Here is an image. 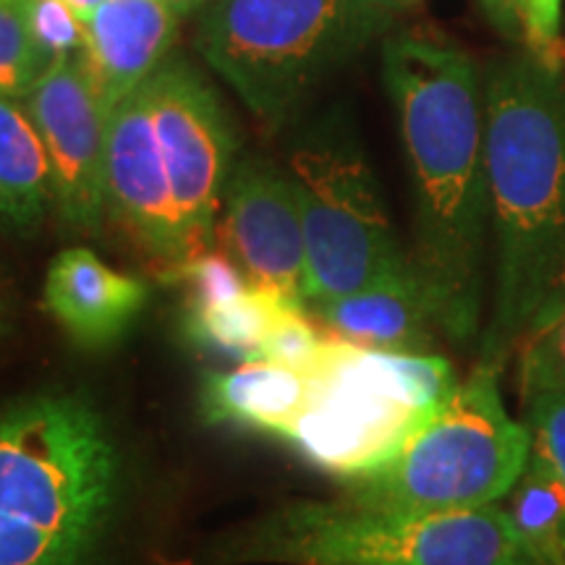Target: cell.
Returning <instances> with one entry per match:
<instances>
[{"label": "cell", "mask_w": 565, "mask_h": 565, "mask_svg": "<svg viewBox=\"0 0 565 565\" xmlns=\"http://www.w3.org/2000/svg\"><path fill=\"white\" fill-rule=\"evenodd\" d=\"M383 79L412 175L416 280L437 328L469 343L484 307L492 225L482 74L445 34L406 30L385 42Z\"/></svg>", "instance_id": "obj_1"}, {"label": "cell", "mask_w": 565, "mask_h": 565, "mask_svg": "<svg viewBox=\"0 0 565 565\" xmlns=\"http://www.w3.org/2000/svg\"><path fill=\"white\" fill-rule=\"evenodd\" d=\"M494 301L479 362L503 366L565 265V76L526 47L484 71Z\"/></svg>", "instance_id": "obj_2"}, {"label": "cell", "mask_w": 565, "mask_h": 565, "mask_svg": "<svg viewBox=\"0 0 565 565\" xmlns=\"http://www.w3.org/2000/svg\"><path fill=\"white\" fill-rule=\"evenodd\" d=\"M391 24L387 0H215L196 13L194 45L246 110L278 131Z\"/></svg>", "instance_id": "obj_3"}, {"label": "cell", "mask_w": 565, "mask_h": 565, "mask_svg": "<svg viewBox=\"0 0 565 565\" xmlns=\"http://www.w3.org/2000/svg\"><path fill=\"white\" fill-rule=\"evenodd\" d=\"M210 565H542L511 513H398L341 503H291L231 534Z\"/></svg>", "instance_id": "obj_4"}, {"label": "cell", "mask_w": 565, "mask_h": 565, "mask_svg": "<svg viewBox=\"0 0 565 565\" xmlns=\"http://www.w3.org/2000/svg\"><path fill=\"white\" fill-rule=\"evenodd\" d=\"M498 372L479 362L387 461L345 479L343 500L377 511L445 513L505 498L532 454V435L508 414Z\"/></svg>", "instance_id": "obj_5"}, {"label": "cell", "mask_w": 565, "mask_h": 565, "mask_svg": "<svg viewBox=\"0 0 565 565\" xmlns=\"http://www.w3.org/2000/svg\"><path fill=\"white\" fill-rule=\"evenodd\" d=\"M307 406L280 440L317 469L351 479L387 461L458 380L437 353L380 351L328 338Z\"/></svg>", "instance_id": "obj_6"}, {"label": "cell", "mask_w": 565, "mask_h": 565, "mask_svg": "<svg viewBox=\"0 0 565 565\" xmlns=\"http://www.w3.org/2000/svg\"><path fill=\"white\" fill-rule=\"evenodd\" d=\"M121 505V463L103 416L79 395H40L0 412V508L95 555Z\"/></svg>", "instance_id": "obj_7"}, {"label": "cell", "mask_w": 565, "mask_h": 565, "mask_svg": "<svg viewBox=\"0 0 565 565\" xmlns=\"http://www.w3.org/2000/svg\"><path fill=\"white\" fill-rule=\"evenodd\" d=\"M286 168L307 244V309L414 273L374 171L341 113L317 118L296 134Z\"/></svg>", "instance_id": "obj_8"}, {"label": "cell", "mask_w": 565, "mask_h": 565, "mask_svg": "<svg viewBox=\"0 0 565 565\" xmlns=\"http://www.w3.org/2000/svg\"><path fill=\"white\" fill-rule=\"evenodd\" d=\"M145 89L183 242L196 257L215 246L223 189L238 160L236 131L217 89L186 55H168Z\"/></svg>", "instance_id": "obj_9"}, {"label": "cell", "mask_w": 565, "mask_h": 565, "mask_svg": "<svg viewBox=\"0 0 565 565\" xmlns=\"http://www.w3.org/2000/svg\"><path fill=\"white\" fill-rule=\"evenodd\" d=\"M21 105L47 152L51 210L68 231L95 236L108 215V110L97 100L79 55L47 66Z\"/></svg>", "instance_id": "obj_10"}, {"label": "cell", "mask_w": 565, "mask_h": 565, "mask_svg": "<svg viewBox=\"0 0 565 565\" xmlns=\"http://www.w3.org/2000/svg\"><path fill=\"white\" fill-rule=\"evenodd\" d=\"M221 236L246 282L307 309V244L288 168L244 154L223 189Z\"/></svg>", "instance_id": "obj_11"}, {"label": "cell", "mask_w": 565, "mask_h": 565, "mask_svg": "<svg viewBox=\"0 0 565 565\" xmlns=\"http://www.w3.org/2000/svg\"><path fill=\"white\" fill-rule=\"evenodd\" d=\"M108 212L162 273L192 259L183 242L173 186L162 160L147 89L141 84L108 113L105 160Z\"/></svg>", "instance_id": "obj_12"}, {"label": "cell", "mask_w": 565, "mask_h": 565, "mask_svg": "<svg viewBox=\"0 0 565 565\" xmlns=\"http://www.w3.org/2000/svg\"><path fill=\"white\" fill-rule=\"evenodd\" d=\"M179 24L166 0H103L89 13L79 61L105 110L152 79L173 53Z\"/></svg>", "instance_id": "obj_13"}, {"label": "cell", "mask_w": 565, "mask_h": 565, "mask_svg": "<svg viewBox=\"0 0 565 565\" xmlns=\"http://www.w3.org/2000/svg\"><path fill=\"white\" fill-rule=\"evenodd\" d=\"M147 299L145 280L113 270L84 246L63 249L47 267V312L82 349L100 351L121 341Z\"/></svg>", "instance_id": "obj_14"}, {"label": "cell", "mask_w": 565, "mask_h": 565, "mask_svg": "<svg viewBox=\"0 0 565 565\" xmlns=\"http://www.w3.org/2000/svg\"><path fill=\"white\" fill-rule=\"evenodd\" d=\"M335 338L380 351L427 353L437 328L416 273L387 278L307 309Z\"/></svg>", "instance_id": "obj_15"}, {"label": "cell", "mask_w": 565, "mask_h": 565, "mask_svg": "<svg viewBox=\"0 0 565 565\" xmlns=\"http://www.w3.org/2000/svg\"><path fill=\"white\" fill-rule=\"evenodd\" d=\"M309 387V374L252 359L228 372L210 374L202 385L200 408L210 424H231L280 440L307 406Z\"/></svg>", "instance_id": "obj_16"}, {"label": "cell", "mask_w": 565, "mask_h": 565, "mask_svg": "<svg viewBox=\"0 0 565 565\" xmlns=\"http://www.w3.org/2000/svg\"><path fill=\"white\" fill-rule=\"evenodd\" d=\"M51 210V166L21 100L0 95V221L34 233Z\"/></svg>", "instance_id": "obj_17"}, {"label": "cell", "mask_w": 565, "mask_h": 565, "mask_svg": "<svg viewBox=\"0 0 565 565\" xmlns=\"http://www.w3.org/2000/svg\"><path fill=\"white\" fill-rule=\"evenodd\" d=\"M282 307L288 303L278 296L249 286L244 294L225 301L186 303L183 333L200 349L252 362L257 359L267 330Z\"/></svg>", "instance_id": "obj_18"}, {"label": "cell", "mask_w": 565, "mask_h": 565, "mask_svg": "<svg viewBox=\"0 0 565 565\" xmlns=\"http://www.w3.org/2000/svg\"><path fill=\"white\" fill-rule=\"evenodd\" d=\"M508 494V513L536 561L565 565V484L553 466L532 450L519 482Z\"/></svg>", "instance_id": "obj_19"}, {"label": "cell", "mask_w": 565, "mask_h": 565, "mask_svg": "<svg viewBox=\"0 0 565 565\" xmlns=\"http://www.w3.org/2000/svg\"><path fill=\"white\" fill-rule=\"evenodd\" d=\"M45 71L26 24L24 0H0V95L24 100Z\"/></svg>", "instance_id": "obj_20"}, {"label": "cell", "mask_w": 565, "mask_h": 565, "mask_svg": "<svg viewBox=\"0 0 565 565\" xmlns=\"http://www.w3.org/2000/svg\"><path fill=\"white\" fill-rule=\"evenodd\" d=\"M324 343H328V338L315 328L312 320H307V309L282 307L267 330L257 359L312 374Z\"/></svg>", "instance_id": "obj_21"}, {"label": "cell", "mask_w": 565, "mask_h": 565, "mask_svg": "<svg viewBox=\"0 0 565 565\" xmlns=\"http://www.w3.org/2000/svg\"><path fill=\"white\" fill-rule=\"evenodd\" d=\"M26 24L45 66L74 58L84 47V19L66 0H24Z\"/></svg>", "instance_id": "obj_22"}, {"label": "cell", "mask_w": 565, "mask_h": 565, "mask_svg": "<svg viewBox=\"0 0 565 565\" xmlns=\"http://www.w3.org/2000/svg\"><path fill=\"white\" fill-rule=\"evenodd\" d=\"M519 393L524 401L545 393H565V315L526 335L519 364Z\"/></svg>", "instance_id": "obj_23"}, {"label": "cell", "mask_w": 565, "mask_h": 565, "mask_svg": "<svg viewBox=\"0 0 565 565\" xmlns=\"http://www.w3.org/2000/svg\"><path fill=\"white\" fill-rule=\"evenodd\" d=\"M162 278L179 280L189 288L186 303H215L233 299L249 288L244 273L225 252H204L173 270L162 273Z\"/></svg>", "instance_id": "obj_24"}, {"label": "cell", "mask_w": 565, "mask_h": 565, "mask_svg": "<svg viewBox=\"0 0 565 565\" xmlns=\"http://www.w3.org/2000/svg\"><path fill=\"white\" fill-rule=\"evenodd\" d=\"M526 427L532 450L553 466L565 484V393L534 395L526 401Z\"/></svg>", "instance_id": "obj_25"}, {"label": "cell", "mask_w": 565, "mask_h": 565, "mask_svg": "<svg viewBox=\"0 0 565 565\" xmlns=\"http://www.w3.org/2000/svg\"><path fill=\"white\" fill-rule=\"evenodd\" d=\"M526 47L557 66L563 0H515Z\"/></svg>", "instance_id": "obj_26"}, {"label": "cell", "mask_w": 565, "mask_h": 565, "mask_svg": "<svg viewBox=\"0 0 565 565\" xmlns=\"http://www.w3.org/2000/svg\"><path fill=\"white\" fill-rule=\"evenodd\" d=\"M563 315H565V265L561 267V273H557L553 286H550L545 301H542L540 309H536L534 320H532V324H529V333L547 328V324L561 320Z\"/></svg>", "instance_id": "obj_27"}, {"label": "cell", "mask_w": 565, "mask_h": 565, "mask_svg": "<svg viewBox=\"0 0 565 565\" xmlns=\"http://www.w3.org/2000/svg\"><path fill=\"white\" fill-rule=\"evenodd\" d=\"M482 6L490 13L494 24L503 32H515V26H521L519 9H515V0H482Z\"/></svg>", "instance_id": "obj_28"}, {"label": "cell", "mask_w": 565, "mask_h": 565, "mask_svg": "<svg viewBox=\"0 0 565 565\" xmlns=\"http://www.w3.org/2000/svg\"><path fill=\"white\" fill-rule=\"evenodd\" d=\"M166 3L171 6L181 19H186V17H196V13H202L207 6L215 3V0H166Z\"/></svg>", "instance_id": "obj_29"}, {"label": "cell", "mask_w": 565, "mask_h": 565, "mask_svg": "<svg viewBox=\"0 0 565 565\" xmlns=\"http://www.w3.org/2000/svg\"><path fill=\"white\" fill-rule=\"evenodd\" d=\"M66 3H68V6H74V11L79 13V17H82L84 21H87V19H89V13L95 11L97 6L103 3V0H66Z\"/></svg>", "instance_id": "obj_30"}, {"label": "cell", "mask_w": 565, "mask_h": 565, "mask_svg": "<svg viewBox=\"0 0 565 565\" xmlns=\"http://www.w3.org/2000/svg\"><path fill=\"white\" fill-rule=\"evenodd\" d=\"M387 3H391V6H395V3H404V6H408V3H419V0H387Z\"/></svg>", "instance_id": "obj_31"}, {"label": "cell", "mask_w": 565, "mask_h": 565, "mask_svg": "<svg viewBox=\"0 0 565 565\" xmlns=\"http://www.w3.org/2000/svg\"><path fill=\"white\" fill-rule=\"evenodd\" d=\"M6 333V322H3V315H0V338Z\"/></svg>", "instance_id": "obj_32"}, {"label": "cell", "mask_w": 565, "mask_h": 565, "mask_svg": "<svg viewBox=\"0 0 565 565\" xmlns=\"http://www.w3.org/2000/svg\"><path fill=\"white\" fill-rule=\"evenodd\" d=\"M0 312H3V282H0Z\"/></svg>", "instance_id": "obj_33"}]
</instances>
